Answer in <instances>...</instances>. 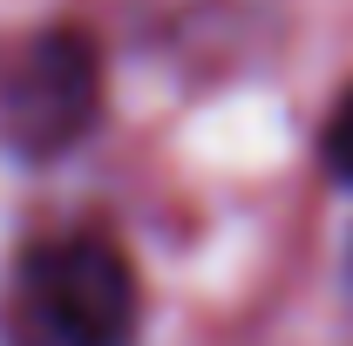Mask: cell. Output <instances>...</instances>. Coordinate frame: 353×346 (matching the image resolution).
I'll return each instance as SVG.
<instances>
[{"mask_svg": "<svg viewBox=\"0 0 353 346\" xmlns=\"http://www.w3.org/2000/svg\"><path fill=\"white\" fill-rule=\"evenodd\" d=\"M102 123V54L75 28L28 34L0 54V150L21 163L68 156Z\"/></svg>", "mask_w": 353, "mask_h": 346, "instance_id": "7a4b0ae2", "label": "cell"}, {"mask_svg": "<svg viewBox=\"0 0 353 346\" xmlns=\"http://www.w3.org/2000/svg\"><path fill=\"white\" fill-rule=\"evenodd\" d=\"M7 346H136L143 333V278L109 231H48L34 238L0 299Z\"/></svg>", "mask_w": 353, "mask_h": 346, "instance_id": "6da1fadb", "label": "cell"}, {"mask_svg": "<svg viewBox=\"0 0 353 346\" xmlns=\"http://www.w3.org/2000/svg\"><path fill=\"white\" fill-rule=\"evenodd\" d=\"M157 34L176 75L211 82L259 54L272 34V0H157Z\"/></svg>", "mask_w": 353, "mask_h": 346, "instance_id": "3957f363", "label": "cell"}, {"mask_svg": "<svg viewBox=\"0 0 353 346\" xmlns=\"http://www.w3.org/2000/svg\"><path fill=\"white\" fill-rule=\"evenodd\" d=\"M319 163L353 183V82L333 95V109H326V123H319Z\"/></svg>", "mask_w": 353, "mask_h": 346, "instance_id": "277c9868", "label": "cell"}]
</instances>
